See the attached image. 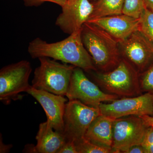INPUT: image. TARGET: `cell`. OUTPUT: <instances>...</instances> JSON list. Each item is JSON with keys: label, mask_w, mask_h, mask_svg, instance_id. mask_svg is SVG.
<instances>
[{"label": "cell", "mask_w": 153, "mask_h": 153, "mask_svg": "<svg viewBox=\"0 0 153 153\" xmlns=\"http://www.w3.org/2000/svg\"><path fill=\"white\" fill-rule=\"evenodd\" d=\"M81 30L55 43H48L40 38H35L29 43L28 53L33 59L49 57L79 67L86 72L97 70L82 43Z\"/></svg>", "instance_id": "cell-1"}, {"label": "cell", "mask_w": 153, "mask_h": 153, "mask_svg": "<svg viewBox=\"0 0 153 153\" xmlns=\"http://www.w3.org/2000/svg\"><path fill=\"white\" fill-rule=\"evenodd\" d=\"M81 38L97 70L108 72L117 66L122 58L119 43L104 30L86 22L81 30Z\"/></svg>", "instance_id": "cell-2"}, {"label": "cell", "mask_w": 153, "mask_h": 153, "mask_svg": "<svg viewBox=\"0 0 153 153\" xmlns=\"http://www.w3.org/2000/svg\"><path fill=\"white\" fill-rule=\"evenodd\" d=\"M87 72L91 75L94 82L107 93L120 98L137 96L143 94L140 86L139 74L123 58L111 71L93 70Z\"/></svg>", "instance_id": "cell-3"}, {"label": "cell", "mask_w": 153, "mask_h": 153, "mask_svg": "<svg viewBox=\"0 0 153 153\" xmlns=\"http://www.w3.org/2000/svg\"><path fill=\"white\" fill-rule=\"evenodd\" d=\"M38 59L40 64L34 71L32 87L66 96L71 75L76 66L60 63L49 57Z\"/></svg>", "instance_id": "cell-4"}, {"label": "cell", "mask_w": 153, "mask_h": 153, "mask_svg": "<svg viewBox=\"0 0 153 153\" xmlns=\"http://www.w3.org/2000/svg\"><path fill=\"white\" fill-rule=\"evenodd\" d=\"M32 71L31 63L26 60L4 66L0 70V100L8 104L12 100L22 98L20 94L27 92L32 85L29 80Z\"/></svg>", "instance_id": "cell-5"}, {"label": "cell", "mask_w": 153, "mask_h": 153, "mask_svg": "<svg viewBox=\"0 0 153 153\" xmlns=\"http://www.w3.org/2000/svg\"><path fill=\"white\" fill-rule=\"evenodd\" d=\"M66 96L68 100H78L88 106L97 108L102 102H111L120 98L104 92L88 78L83 69L77 67L71 75Z\"/></svg>", "instance_id": "cell-6"}, {"label": "cell", "mask_w": 153, "mask_h": 153, "mask_svg": "<svg viewBox=\"0 0 153 153\" xmlns=\"http://www.w3.org/2000/svg\"><path fill=\"white\" fill-rule=\"evenodd\" d=\"M101 114L99 108L88 106L78 100H68L63 117V134L66 140L75 142L84 138L91 124Z\"/></svg>", "instance_id": "cell-7"}, {"label": "cell", "mask_w": 153, "mask_h": 153, "mask_svg": "<svg viewBox=\"0 0 153 153\" xmlns=\"http://www.w3.org/2000/svg\"><path fill=\"white\" fill-rule=\"evenodd\" d=\"M148 127L142 118L137 116L114 119L112 147L114 153H124L133 146L141 144Z\"/></svg>", "instance_id": "cell-8"}, {"label": "cell", "mask_w": 153, "mask_h": 153, "mask_svg": "<svg viewBox=\"0 0 153 153\" xmlns=\"http://www.w3.org/2000/svg\"><path fill=\"white\" fill-rule=\"evenodd\" d=\"M119 46L122 57L139 74L147 69L153 62V44L138 30L119 43Z\"/></svg>", "instance_id": "cell-9"}, {"label": "cell", "mask_w": 153, "mask_h": 153, "mask_svg": "<svg viewBox=\"0 0 153 153\" xmlns=\"http://www.w3.org/2000/svg\"><path fill=\"white\" fill-rule=\"evenodd\" d=\"M101 114L114 119L129 116H153V94L118 98L99 106Z\"/></svg>", "instance_id": "cell-10"}, {"label": "cell", "mask_w": 153, "mask_h": 153, "mask_svg": "<svg viewBox=\"0 0 153 153\" xmlns=\"http://www.w3.org/2000/svg\"><path fill=\"white\" fill-rule=\"evenodd\" d=\"M93 10L90 0H73L62 7V12L55 21V25L63 33L70 35L81 30L88 21Z\"/></svg>", "instance_id": "cell-11"}, {"label": "cell", "mask_w": 153, "mask_h": 153, "mask_svg": "<svg viewBox=\"0 0 153 153\" xmlns=\"http://www.w3.org/2000/svg\"><path fill=\"white\" fill-rule=\"evenodd\" d=\"M27 93L41 104L47 117V121L56 131L63 134V117L68 99L65 96L57 95L31 86Z\"/></svg>", "instance_id": "cell-12"}, {"label": "cell", "mask_w": 153, "mask_h": 153, "mask_svg": "<svg viewBox=\"0 0 153 153\" xmlns=\"http://www.w3.org/2000/svg\"><path fill=\"white\" fill-rule=\"evenodd\" d=\"M139 21L140 19L121 14L91 19L86 22L101 28L120 43L138 29Z\"/></svg>", "instance_id": "cell-13"}, {"label": "cell", "mask_w": 153, "mask_h": 153, "mask_svg": "<svg viewBox=\"0 0 153 153\" xmlns=\"http://www.w3.org/2000/svg\"><path fill=\"white\" fill-rule=\"evenodd\" d=\"M36 138L37 153H57L67 141L63 134L55 130L47 121L39 125Z\"/></svg>", "instance_id": "cell-14"}, {"label": "cell", "mask_w": 153, "mask_h": 153, "mask_svg": "<svg viewBox=\"0 0 153 153\" xmlns=\"http://www.w3.org/2000/svg\"><path fill=\"white\" fill-rule=\"evenodd\" d=\"M114 120L102 114L100 115L91 124L84 138L99 146L112 148Z\"/></svg>", "instance_id": "cell-15"}, {"label": "cell", "mask_w": 153, "mask_h": 153, "mask_svg": "<svg viewBox=\"0 0 153 153\" xmlns=\"http://www.w3.org/2000/svg\"><path fill=\"white\" fill-rule=\"evenodd\" d=\"M90 1L93 4V10L88 20L123 14L124 0Z\"/></svg>", "instance_id": "cell-16"}, {"label": "cell", "mask_w": 153, "mask_h": 153, "mask_svg": "<svg viewBox=\"0 0 153 153\" xmlns=\"http://www.w3.org/2000/svg\"><path fill=\"white\" fill-rule=\"evenodd\" d=\"M74 143L77 153H114L112 148L95 144L87 140L84 137Z\"/></svg>", "instance_id": "cell-17"}, {"label": "cell", "mask_w": 153, "mask_h": 153, "mask_svg": "<svg viewBox=\"0 0 153 153\" xmlns=\"http://www.w3.org/2000/svg\"><path fill=\"white\" fill-rule=\"evenodd\" d=\"M138 30L153 44V12L145 9L140 18Z\"/></svg>", "instance_id": "cell-18"}, {"label": "cell", "mask_w": 153, "mask_h": 153, "mask_svg": "<svg viewBox=\"0 0 153 153\" xmlns=\"http://www.w3.org/2000/svg\"><path fill=\"white\" fill-rule=\"evenodd\" d=\"M145 9L143 0H124L122 13L140 19Z\"/></svg>", "instance_id": "cell-19"}, {"label": "cell", "mask_w": 153, "mask_h": 153, "mask_svg": "<svg viewBox=\"0 0 153 153\" xmlns=\"http://www.w3.org/2000/svg\"><path fill=\"white\" fill-rule=\"evenodd\" d=\"M139 81L143 93L153 94V62L147 69L139 74Z\"/></svg>", "instance_id": "cell-20"}, {"label": "cell", "mask_w": 153, "mask_h": 153, "mask_svg": "<svg viewBox=\"0 0 153 153\" xmlns=\"http://www.w3.org/2000/svg\"><path fill=\"white\" fill-rule=\"evenodd\" d=\"M145 153H153V127L149 126L147 128L141 143Z\"/></svg>", "instance_id": "cell-21"}, {"label": "cell", "mask_w": 153, "mask_h": 153, "mask_svg": "<svg viewBox=\"0 0 153 153\" xmlns=\"http://www.w3.org/2000/svg\"><path fill=\"white\" fill-rule=\"evenodd\" d=\"M26 7H38L46 2L55 3L62 7L67 3V0H23Z\"/></svg>", "instance_id": "cell-22"}, {"label": "cell", "mask_w": 153, "mask_h": 153, "mask_svg": "<svg viewBox=\"0 0 153 153\" xmlns=\"http://www.w3.org/2000/svg\"><path fill=\"white\" fill-rule=\"evenodd\" d=\"M57 153H77L75 143L73 141H67Z\"/></svg>", "instance_id": "cell-23"}, {"label": "cell", "mask_w": 153, "mask_h": 153, "mask_svg": "<svg viewBox=\"0 0 153 153\" xmlns=\"http://www.w3.org/2000/svg\"><path fill=\"white\" fill-rule=\"evenodd\" d=\"M124 153H145V152L141 145H137L130 148Z\"/></svg>", "instance_id": "cell-24"}, {"label": "cell", "mask_w": 153, "mask_h": 153, "mask_svg": "<svg viewBox=\"0 0 153 153\" xmlns=\"http://www.w3.org/2000/svg\"><path fill=\"white\" fill-rule=\"evenodd\" d=\"M141 117L148 126L153 127V116L150 115H143Z\"/></svg>", "instance_id": "cell-25"}, {"label": "cell", "mask_w": 153, "mask_h": 153, "mask_svg": "<svg viewBox=\"0 0 153 153\" xmlns=\"http://www.w3.org/2000/svg\"><path fill=\"white\" fill-rule=\"evenodd\" d=\"M12 147V145H5L3 143L2 140L1 138V153H7L10 152V150Z\"/></svg>", "instance_id": "cell-26"}, {"label": "cell", "mask_w": 153, "mask_h": 153, "mask_svg": "<svg viewBox=\"0 0 153 153\" xmlns=\"http://www.w3.org/2000/svg\"><path fill=\"white\" fill-rule=\"evenodd\" d=\"M145 8L153 12V0H143Z\"/></svg>", "instance_id": "cell-27"}, {"label": "cell", "mask_w": 153, "mask_h": 153, "mask_svg": "<svg viewBox=\"0 0 153 153\" xmlns=\"http://www.w3.org/2000/svg\"><path fill=\"white\" fill-rule=\"evenodd\" d=\"M73 0H67V2H70L72 1Z\"/></svg>", "instance_id": "cell-28"}]
</instances>
